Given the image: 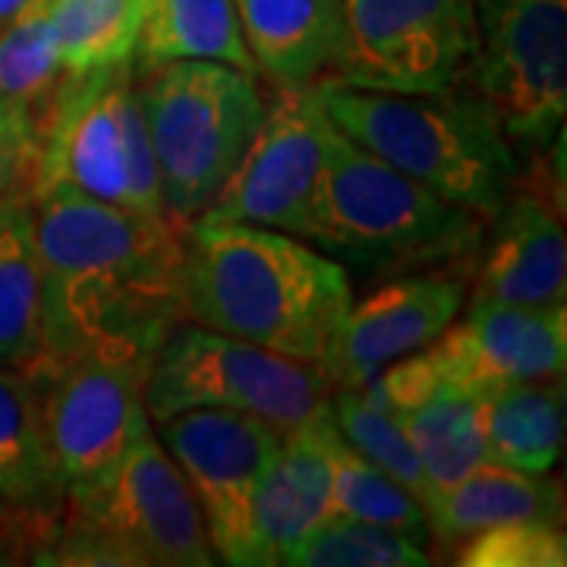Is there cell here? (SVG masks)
<instances>
[{"label": "cell", "mask_w": 567, "mask_h": 567, "mask_svg": "<svg viewBox=\"0 0 567 567\" xmlns=\"http://www.w3.org/2000/svg\"><path fill=\"white\" fill-rule=\"evenodd\" d=\"M259 76L275 89L328 80L344 44L341 0H234Z\"/></svg>", "instance_id": "obj_18"}, {"label": "cell", "mask_w": 567, "mask_h": 567, "mask_svg": "<svg viewBox=\"0 0 567 567\" xmlns=\"http://www.w3.org/2000/svg\"><path fill=\"white\" fill-rule=\"evenodd\" d=\"M344 44L328 80L439 92L470 76L476 54L473 0H341Z\"/></svg>", "instance_id": "obj_11"}, {"label": "cell", "mask_w": 567, "mask_h": 567, "mask_svg": "<svg viewBox=\"0 0 567 567\" xmlns=\"http://www.w3.org/2000/svg\"><path fill=\"white\" fill-rule=\"evenodd\" d=\"M41 148V117L0 99V203L29 196Z\"/></svg>", "instance_id": "obj_31"}, {"label": "cell", "mask_w": 567, "mask_h": 567, "mask_svg": "<svg viewBox=\"0 0 567 567\" xmlns=\"http://www.w3.org/2000/svg\"><path fill=\"white\" fill-rule=\"evenodd\" d=\"M54 3L58 0H25L17 17L0 25V99L29 107L39 117H44L63 76L51 25Z\"/></svg>", "instance_id": "obj_27"}, {"label": "cell", "mask_w": 567, "mask_h": 567, "mask_svg": "<svg viewBox=\"0 0 567 567\" xmlns=\"http://www.w3.org/2000/svg\"><path fill=\"white\" fill-rule=\"evenodd\" d=\"M54 183L99 203L167 218L133 58L61 76L41 117L32 196Z\"/></svg>", "instance_id": "obj_7"}, {"label": "cell", "mask_w": 567, "mask_h": 567, "mask_svg": "<svg viewBox=\"0 0 567 567\" xmlns=\"http://www.w3.org/2000/svg\"><path fill=\"white\" fill-rule=\"evenodd\" d=\"M401 423L416 447L432 498L447 486H454L457 480H464L473 466L488 461L483 398L451 385L445 379L432 388L420 404L404 410Z\"/></svg>", "instance_id": "obj_24"}, {"label": "cell", "mask_w": 567, "mask_h": 567, "mask_svg": "<svg viewBox=\"0 0 567 567\" xmlns=\"http://www.w3.org/2000/svg\"><path fill=\"white\" fill-rule=\"evenodd\" d=\"M350 303V271L293 234L221 221L183 227V322L328 372Z\"/></svg>", "instance_id": "obj_2"}, {"label": "cell", "mask_w": 567, "mask_h": 567, "mask_svg": "<svg viewBox=\"0 0 567 567\" xmlns=\"http://www.w3.org/2000/svg\"><path fill=\"white\" fill-rule=\"evenodd\" d=\"M561 486L551 483L548 473H527L495 461L473 466L464 480L439 492L429 505L432 539H439L445 548L461 546L466 536L488 527L517 520L561 524Z\"/></svg>", "instance_id": "obj_20"}, {"label": "cell", "mask_w": 567, "mask_h": 567, "mask_svg": "<svg viewBox=\"0 0 567 567\" xmlns=\"http://www.w3.org/2000/svg\"><path fill=\"white\" fill-rule=\"evenodd\" d=\"M158 344L145 334H102L22 369L39 394L63 486L99 476L152 432L145 379Z\"/></svg>", "instance_id": "obj_9"}, {"label": "cell", "mask_w": 567, "mask_h": 567, "mask_svg": "<svg viewBox=\"0 0 567 567\" xmlns=\"http://www.w3.org/2000/svg\"><path fill=\"white\" fill-rule=\"evenodd\" d=\"M167 218L196 221L246 155L265 114L259 76L218 61H174L140 76Z\"/></svg>", "instance_id": "obj_6"}, {"label": "cell", "mask_w": 567, "mask_h": 567, "mask_svg": "<svg viewBox=\"0 0 567 567\" xmlns=\"http://www.w3.org/2000/svg\"><path fill=\"white\" fill-rule=\"evenodd\" d=\"M331 420L338 425L341 439L365 461L385 470L391 480L406 486L425 507H429V480L416 457V447L406 435L401 416L382 401L372 379L357 385H334L331 391Z\"/></svg>", "instance_id": "obj_25"}, {"label": "cell", "mask_w": 567, "mask_h": 567, "mask_svg": "<svg viewBox=\"0 0 567 567\" xmlns=\"http://www.w3.org/2000/svg\"><path fill=\"white\" fill-rule=\"evenodd\" d=\"M0 546L7 551H25L29 561H32V551L39 548V533L22 524L17 514H10L7 507L0 505Z\"/></svg>", "instance_id": "obj_32"}, {"label": "cell", "mask_w": 567, "mask_h": 567, "mask_svg": "<svg viewBox=\"0 0 567 567\" xmlns=\"http://www.w3.org/2000/svg\"><path fill=\"white\" fill-rule=\"evenodd\" d=\"M158 439L199 502L215 561L252 567V498L281 432L252 413L199 406L158 423Z\"/></svg>", "instance_id": "obj_13"}, {"label": "cell", "mask_w": 567, "mask_h": 567, "mask_svg": "<svg viewBox=\"0 0 567 567\" xmlns=\"http://www.w3.org/2000/svg\"><path fill=\"white\" fill-rule=\"evenodd\" d=\"M63 486L35 388L22 369L0 365V505L39 533V546L61 517ZM39 551V548H35Z\"/></svg>", "instance_id": "obj_19"}, {"label": "cell", "mask_w": 567, "mask_h": 567, "mask_svg": "<svg viewBox=\"0 0 567 567\" xmlns=\"http://www.w3.org/2000/svg\"><path fill=\"white\" fill-rule=\"evenodd\" d=\"M331 466H334V476H331L334 514L398 529L420 546L432 539L429 511L423 502L398 480H391L385 470H379L372 461H365L360 451L347 445L341 432H334L331 439Z\"/></svg>", "instance_id": "obj_28"}, {"label": "cell", "mask_w": 567, "mask_h": 567, "mask_svg": "<svg viewBox=\"0 0 567 567\" xmlns=\"http://www.w3.org/2000/svg\"><path fill=\"white\" fill-rule=\"evenodd\" d=\"M473 300L565 306V133L533 152L502 212L488 221L473 262Z\"/></svg>", "instance_id": "obj_14"}, {"label": "cell", "mask_w": 567, "mask_h": 567, "mask_svg": "<svg viewBox=\"0 0 567 567\" xmlns=\"http://www.w3.org/2000/svg\"><path fill=\"white\" fill-rule=\"evenodd\" d=\"M32 565L208 567L215 551L183 470L145 432L99 476L66 486L61 517Z\"/></svg>", "instance_id": "obj_5"}, {"label": "cell", "mask_w": 567, "mask_h": 567, "mask_svg": "<svg viewBox=\"0 0 567 567\" xmlns=\"http://www.w3.org/2000/svg\"><path fill=\"white\" fill-rule=\"evenodd\" d=\"M174 61H218L259 76L234 0H145L133 66L142 76Z\"/></svg>", "instance_id": "obj_22"}, {"label": "cell", "mask_w": 567, "mask_h": 567, "mask_svg": "<svg viewBox=\"0 0 567 567\" xmlns=\"http://www.w3.org/2000/svg\"><path fill=\"white\" fill-rule=\"evenodd\" d=\"M461 567H565L567 536L561 524L517 520L466 536L457 546Z\"/></svg>", "instance_id": "obj_30"}, {"label": "cell", "mask_w": 567, "mask_h": 567, "mask_svg": "<svg viewBox=\"0 0 567 567\" xmlns=\"http://www.w3.org/2000/svg\"><path fill=\"white\" fill-rule=\"evenodd\" d=\"M142 17L145 0H58L51 25L63 73H89L130 61Z\"/></svg>", "instance_id": "obj_26"}, {"label": "cell", "mask_w": 567, "mask_h": 567, "mask_svg": "<svg viewBox=\"0 0 567 567\" xmlns=\"http://www.w3.org/2000/svg\"><path fill=\"white\" fill-rule=\"evenodd\" d=\"M464 271L401 275L350 303L338 350L331 360L334 385H357L379 375L388 363L416 353L445 334L466 303Z\"/></svg>", "instance_id": "obj_16"}, {"label": "cell", "mask_w": 567, "mask_h": 567, "mask_svg": "<svg viewBox=\"0 0 567 567\" xmlns=\"http://www.w3.org/2000/svg\"><path fill=\"white\" fill-rule=\"evenodd\" d=\"M331 117L319 82L275 89L246 155L196 221L252 224L303 240L322 174Z\"/></svg>", "instance_id": "obj_12"}, {"label": "cell", "mask_w": 567, "mask_h": 567, "mask_svg": "<svg viewBox=\"0 0 567 567\" xmlns=\"http://www.w3.org/2000/svg\"><path fill=\"white\" fill-rule=\"evenodd\" d=\"M22 3H25V0H0V25H7V22L13 20Z\"/></svg>", "instance_id": "obj_33"}, {"label": "cell", "mask_w": 567, "mask_h": 567, "mask_svg": "<svg viewBox=\"0 0 567 567\" xmlns=\"http://www.w3.org/2000/svg\"><path fill=\"white\" fill-rule=\"evenodd\" d=\"M429 353L445 382L470 394L507 382H529L565 375L567 303L514 306L470 300L464 319L447 324L429 344Z\"/></svg>", "instance_id": "obj_15"}, {"label": "cell", "mask_w": 567, "mask_h": 567, "mask_svg": "<svg viewBox=\"0 0 567 567\" xmlns=\"http://www.w3.org/2000/svg\"><path fill=\"white\" fill-rule=\"evenodd\" d=\"M287 567H425L432 555L398 529L331 514L293 551Z\"/></svg>", "instance_id": "obj_29"}, {"label": "cell", "mask_w": 567, "mask_h": 567, "mask_svg": "<svg viewBox=\"0 0 567 567\" xmlns=\"http://www.w3.org/2000/svg\"><path fill=\"white\" fill-rule=\"evenodd\" d=\"M322 365L293 360L203 324L177 322L155 350L145 379V410L158 425L183 410H240L281 435L331 413Z\"/></svg>", "instance_id": "obj_8"}, {"label": "cell", "mask_w": 567, "mask_h": 567, "mask_svg": "<svg viewBox=\"0 0 567 567\" xmlns=\"http://www.w3.org/2000/svg\"><path fill=\"white\" fill-rule=\"evenodd\" d=\"M470 80L517 148L539 152L565 133L567 0H473Z\"/></svg>", "instance_id": "obj_10"}, {"label": "cell", "mask_w": 567, "mask_h": 567, "mask_svg": "<svg viewBox=\"0 0 567 567\" xmlns=\"http://www.w3.org/2000/svg\"><path fill=\"white\" fill-rule=\"evenodd\" d=\"M480 398L488 461L527 473H551L565 451V379L507 382Z\"/></svg>", "instance_id": "obj_21"}, {"label": "cell", "mask_w": 567, "mask_h": 567, "mask_svg": "<svg viewBox=\"0 0 567 567\" xmlns=\"http://www.w3.org/2000/svg\"><path fill=\"white\" fill-rule=\"evenodd\" d=\"M488 224L410 181L334 123L303 240L360 275L473 271Z\"/></svg>", "instance_id": "obj_3"}, {"label": "cell", "mask_w": 567, "mask_h": 567, "mask_svg": "<svg viewBox=\"0 0 567 567\" xmlns=\"http://www.w3.org/2000/svg\"><path fill=\"white\" fill-rule=\"evenodd\" d=\"M44 341V271L29 196L0 203V365L25 369Z\"/></svg>", "instance_id": "obj_23"}, {"label": "cell", "mask_w": 567, "mask_h": 567, "mask_svg": "<svg viewBox=\"0 0 567 567\" xmlns=\"http://www.w3.org/2000/svg\"><path fill=\"white\" fill-rule=\"evenodd\" d=\"M41 271V357L102 334H164L183 322V227L54 183L32 196Z\"/></svg>", "instance_id": "obj_1"}, {"label": "cell", "mask_w": 567, "mask_h": 567, "mask_svg": "<svg viewBox=\"0 0 567 567\" xmlns=\"http://www.w3.org/2000/svg\"><path fill=\"white\" fill-rule=\"evenodd\" d=\"M331 123L410 181L492 221L514 189L520 158L473 80L439 92H385L319 82Z\"/></svg>", "instance_id": "obj_4"}, {"label": "cell", "mask_w": 567, "mask_h": 567, "mask_svg": "<svg viewBox=\"0 0 567 567\" xmlns=\"http://www.w3.org/2000/svg\"><path fill=\"white\" fill-rule=\"evenodd\" d=\"M331 413L284 435L252 498V567L284 565L293 546L334 514Z\"/></svg>", "instance_id": "obj_17"}]
</instances>
